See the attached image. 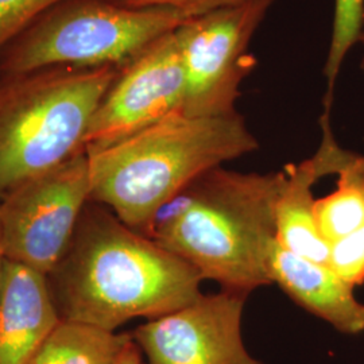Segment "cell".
Returning a JSON list of instances; mask_svg holds the SVG:
<instances>
[{
  "label": "cell",
  "mask_w": 364,
  "mask_h": 364,
  "mask_svg": "<svg viewBox=\"0 0 364 364\" xmlns=\"http://www.w3.org/2000/svg\"><path fill=\"white\" fill-rule=\"evenodd\" d=\"M185 84L181 49L174 30L120 68L92 117L85 150L117 144L182 112Z\"/></svg>",
  "instance_id": "cell-8"
},
{
  "label": "cell",
  "mask_w": 364,
  "mask_h": 364,
  "mask_svg": "<svg viewBox=\"0 0 364 364\" xmlns=\"http://www.w3.org/2000/svg\"><path fill=\"white\" fill-rule=\"evenodd\" d=\"M117 4L134 9L144 7H165L178 13L185 14L189 18L218 11L235 6H242L254 0H111Z\"/></svg>",
  "instance_id": "cell-18"
},
{
  "label": "cell",
  "mask_w": 364,
  "mask_h": 364,
  "mask_svg": "<svg viewBox=\"0 0 364 364\" xmlns=\"http://www.w3.org/2000/svg\"><path fill=\"white\" fill-rule=\"evenodd\" d=\"M331 109L324 108L320 119L323 139L314 156L287 165V182L277 204V242L301 257L326 262L329 245L317 230L313 186L323 177L338 174L355 153L338 146L329 122Z\"/></svg>",
  "instance_id": "cell-10"
},
{
  "label": "cell",
  "mask_w": 364,
  "mask_h": 364,
  "mask_svg": "<svg viewBox=\"0 0 364 364\" xmlns=\"http://www.w3.org/2000/svg\"><path fill=\"white\" fill-rule=\"evenodd\" d=\"M326 263L351 287L364 284V220L329 246Z\"/></svg>",
  "instance_id": "cell-16"
},
{
  "label": "cell",
  "mask_w": 364,
  "mask_h": 364,
  "mask_svg": "<svg viewBox=\"0 0 364 364\" xmlns=\"http://www.w3.org/2000/svg\"><path fill=\"white\" fill-rule=\"evenodd\" d=\"M117 66H48L0 75V197L85 151Z\"/></svg>",
  "instance_id": "cell-4"
},
{
  "label": "cell",
  "mask_w": 364,
  "mask_h": 364,
  "mask_svg": "<svg viewBox=\"0 0 364 364\" xmlns=\"http://www.w3.org/2000/svg\"><path fill=\"white\" fill-rule=\"evenodd\" d=\"M3 262H4V257L1 252V246H0V287H1V272H3Z\"/></svg>",
  "instance_id": "cell-20"
},
{
  "label": "cell",
  "mask_w": 364,
  "mask_h": 364,
  "mask_svg": "<svg viewBox=\"0 0 364 364\" xmlns=\"http://www.w3.org/2000/svg\"><path fill=\"white\" fill-rule=\"evenodd\" d=\"M130 338L129 333L63 320L30 364H114Z\"/></svg>",
  "instance_id": "cell-13"
},
{
  "label": "cell",
  "mask_w": 364,
  "mask_h": 364,
  "mask_svg": "<svg viewBox=\"0 0 364 364\" xmlns=\"http://www.w3.org/2000/svg\"><path fill=\"white\" fill-rule=\"evenodd\" d=\"M285 182V170H208L156 212L150 237L204 279L250 294L272 284L269 262Z\"/></svg>",
  "instance_id": "cell-2"
},
{
  "label": "cell",
  "mask_w": 364,
  "mask_h": 364,
  "mask_svg": "<svg viewBox=\"0 0 364 364\" xmlns=\"http://www.w3.org/2000/svg\"><path fill=\"white\" fill-rule=\"evenodd\" d=\"M259 144L239 112H176L103 149L85 150L90 200L150 237L156 212L208 170L255 151Z\"/></svg>",
  "instance_id": "cell-3"
},
{
  "label": "cell",
  "mask_w": 364,
  "mask_h": 364,
  "mask_svg": "<svg viewBox=\"0 0 364 364\" xmlns=\"http://www.w3.org/2000/svg\"><path fill=\"white\" fill-rule=\"evenodd\" d=\"M275 1L254 0L193 16L176 30L186 82L183 115L237 112L240 84L255 65L248 54L250 43Z\"/></svg>",
  "instance_id": "cell-7"
},
{
  "label": "cell",
  "mask_w": 364,
  "mask_h": 364,
  "mask_svg": "<svg viewBox=\"0 0 364 364\" xmlns=\"http://www.w3.org/2000/svg\"><path fill=\"white\" fill-rule=\"evenodd\" d=\"M269 270L272 284H277L305 311L344 335L364 332L363 302L356 299L353 287L326 262L301 257L277 242Z\"/></svg>",
  "instance_id": "cell-12"
},
{
  "label": "cell",
  "mask_w": 364,
  "mask_h": 364,
  "mask_svg": "<svg viewBox=\"0 0 364 364\" xmlns=\"http://www.w3.org/2000/svg\"><path fill=\"white\" fill-rule=\"evenodd\" d=\"M114 364H144L142 352L131 336L130 341L123 347Z\"/></svg>",
  "instance_id": "cell-19"
},
{
  "label": "cell",
  "mask_w": 364,
  "mask_h": 364,
  "mask_svg": "<svg viewBox=\"0 0 364 364\" xmlns=\"http://www.w3.org/2000/svg\"><path fill=\"white\" fill-rule=\"evenodd\" d=\"M338 176L336 191L314 207L317 230L329 246L364 220V156L355 154Z\"/></svg>",
  "instance_id": "cell-14"
},
{
  "label": "cell",
  "mask_w": 364,
  "mask_h": 364,
  "mask_svg": "<svg viewBox=\"0 0 364 364\" xmlns=\"http://www.w3.org/2000/svg\"><path fill=\"white\" fill-rule=\"evenodd\" d=\"M203 281L192 264L93 201L48 274L63 320L109 332L134 318L154 320L192 304L203 296Z\"/></svg>",
  "instance_id": "cell-1"
},
{
  "label": "cell",
  "mask_w": 364,
  "mask_h": 364,
  "mask_svg": "<svg viewBox=\"0 0 364 364\" xmlns=\"http://www.w3.org/2000/svg\"><path fill=\"white\" fill-rule=\"evenodd\" d=\"M247 296L223 289L138 326L131 336L144 364H264L242 338Z\"/></svg>",
  "instance_id": "cell-9"
},
{
  "label": "cell",
  "mask_w": 364,
  "mask_h": 364,
  "mask_svg": "<svg viewBox=\"0 0 364 364\" xmlns=\"http://www.w3.org/2000/svg\"><path fill=\"white\" fill-rule=\"evenodd\" d=\"M63 321L48 275L4 259L0 287V364H30Z\"/></svg>",
  "instance_id": "cell-11"
},
{
  "label": "cell",
  "mask_w": 364,
  "mask_h": 364,
  "mask_svg": "<svg viewBox=\"0 0 364 364\" xmlns=\"http://www.w3.org/2000/svg\"><path fill=\"white\" fill-rule=\"evenodd\" d=\"M61 0H0V52Z\"/></svg>",
  "instance_id": "cell-17"
},
{
  "label": "cell",
  "mask_w": 364,
  "mask_h": 364,
  "mask_svg": "<svg viewBox=\"0 0 364 364\" xmlns=\"http://www.w3.org/2000/svg\"><path fill=\"white\" fill-rule=\"evenodd\" d=\"M90 197L87 151L6 192L0 197L4 259L48 275L65 254Z\"/></svg>",
  "instance_id": "cell-6"
},
{
  "label": "cell",
  "mask_w": 364,
  "mask_h": 364,
  "mask_svg": "<svg viewBox=\"0 0 364 364\" xmlns=\"http://www.w3.org/2000/svg\"><path fill=\"white\" fill-rule=\"evenodd\" d=\"M359 43H360V45H362V46H363V49H364V31H363V34H362V36H360V38H359ZM360 68H362V70H363V72H364V54H363V58H362V63H360Z\"/></svg>",
  "instance_id": "cell-21"
},
{
  "label": "cell",
  "mask_w": 364,
  "mask_h": 364,
  "mask_svg": "<svg viewBox=\"0 0 364 364\" xmlns=\"http://www.w3.org/2000/svg\"><path fill=\"white\" fill-rule=\"evenodd\" d=\"M189 16L111 0H61L0 52V75L48 66L123 68Z\"/></svg>",
  "instance_id": "cell-5"
},
{
  "label": "cell",
  "mask_w": 364,
  "mask_h": 364,
  "mask_svg": "<svg viewBox=\"0 0 364 364\" xmlns=\"http://www.w3.org/2000/svg\"><path fill=\"white\" fill-rule=\"evenodd\" d=\"M364 31V0H335L331 45L324 65V108H332L343 63Z\"/></svg>",
  "instance_id": "cell-15"
}]
</instances>
